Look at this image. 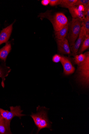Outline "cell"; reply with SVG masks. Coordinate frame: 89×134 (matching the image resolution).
I'll use <instances>...</instances> for the list:
<instances>
[{
    "label": "cell",
    "mask_w": 89,
    "mask_h": 134,
    "mask_svg": "<svg viewBox=\"0 0 89 134\" xmlns=\"http://www.w3.org/2000/svg\"><path fill=\"white\" fill-rule=\"evenodd\" d=\"M85 54L86 57L84 61L78 65V79L82 86L89 87V52Z\"/></svg>",
    "instance_id": "cell-1"
},
{
    "label": "cell",
    "mask_w": 89,
    "mask_h": 134,
    "mask_svg": "<svg viewBox=\"0 0 89 134\" xmlns=\"http://www.w3.org/2000/svg\"><path fill=\"white\" fill-rule=\"evenodd\" d=\"M41 18H46L49 20L53 24L55 31H58L64 27L68 23L67 17L61 13H56L54 16L51 15L49 11H47L39 16Z\"/></svg>",
    "instance_id": "cell-2"
},
{
    "label": "cell",
    "mask_w": 89,
    "mask_h": 134,
    "mask_svg": "<svg viewBox=\"0 0 89 134\" xmlns=\"http://www.w3.org/2000/svg\"><path fill=\"white\" fill-rule=\"evenodd\" d=\"M81 20L79 18H72L68 23V40L70 47L74 45L79 37L81 29Z\"/></svg>",
    "instance_id": "cell-3"
},
{
    "label": "cell",
    "mask_w": 89,
    "mask_h": 134,
    "mask_svg": "<svg viewBox=\"0 0 89 134\" xmlns=\"http://www.w3.org/2000/svg\"><path fill=\"white\" fill-rule=\"evenodd\" d=\"M81 26L78 39L74 45L70 48V51L72 52V55L74 57L77 55L79 48L87 35L86 31L84 26Z\"/></svg>",
    "instance_id": "cell-4"
},
{
    "label": "cell",
    "mask_w": 89,
    "mask_h": 134,
    "mask_svg": "<svg viewBox=\"0 0 89 134\" xmlns=\"http://www.w3.org/2000/svg\"><path fill=\"white\" fill-rule=\"evenodd\" d=\"M60 62L63 66V73L65 75H69L74 72L75 68L68 58L64 56H61Z\"/></svg>",
    "instance_id": "cell-5"
},
{
    "label": "cell",
    "mask_w": 89,
    "mask_h": 134,
    "mask_svg": "<svg viewBox=\"0 0 89 134\" xmlns=\"http://www.w3.org/2000/svg\"><path fill=\"white\" fill-rule=\"evenodd\" d=\"M58 49L59 52L62 54L69 55L70 53L69 45L68 39L59 40L56 39Z\"/></svg>",
    "instance_id": "cell-6"
},
{
    "label": "cell",
    "mask_w": 89,
    "mask_h": 134,
    "mask_svg": "<svg viewBox=\"0 0 89 134\" xmlns=\"http://www.w3.org/2000/svg\"><path fill=\"white\" fill-rule=\"evenodd\" d=\"M10 111H9L6 119L8 120L11 121L12 119L15 116L21 118V117L26 115L22 114L23 111L21 110L20 106H10Z\"/></svg>",
    "instance_id": "cell-7"
},
{
    "label": "cell",
    "mask_w": 89,
    "mask_h": 134,
    "mask_svg": "<svg viewBox=\"0 0 89 134\" xmlns=\"http://www.w3.org/2000/svg\"><path fill=\"white\" fill-rule=\"evenodd\" d=\"M41 116L40 120V124L38 128L37 132L44 128L50 129L51 126L50 122L47 116V112L44 110L40 111Z\"/></svg>",
    "instance_id": "cell-8"
},
{
    "label": "cell",
    "mask_w": 89,
    "mask_h": 134,
    "mask_svg": "<svg viewBox=\"0 0 89 134\" xmlns=\"http://www.w3.org/2000/svg\"><path fill=\"white\" fill-rule=\"evenodd\" d=\"M14 23L3 29L0 33V45L3 43L7 42L9 39L11 34L12 26Z\"/></svg>",
    "instance_id": "cell-9"
},
{
    "label": "cell",
    "mask_w": 89,
    "mask_h": 134,
    "mask_svg": "<svg viewBox=\"0 0 89 134\" xmlns=\"http://www.w3.org/2000/svg\"><path fill=\"white\" fill-rule=\"evenodd\" d=\"M10 121L2 118L0 121V134H12L10 127Z\"/></svg>",
    "instance_id": "cell-10"
},
{
    "label": "cell",
    "mask_w": 89,
    "mask_h": 134,
    "mask_svg": "<svg viewBox=\"0 0 89 134\" xmlns=\"http://www.w3.org/2000/svg\"><path fill=\"white\" fill-rule=\"evenodd\" d=\"M68 9L73 18H79L82 21L85 19L83 12L79 10L77 6L69 8Z\"/></svg>",
    "instance_id": "cell-11"
},
{
    "label": "cell",
    "mask_w": 89,
    "mask_h": 134,
    "mask_svg": "<svg viewBox=\"0 0 89 134\" xmlns=\"http://www.w3.org/2000/svg\"><path fill=\"white\" fill-rule=\"evenodd\" d=\"M11 49V46L9 42L6 43L5 45L1 49H0V59L6 61L7 57Z\"/></svg>",
    "instance_id": "cell-12"
},
{
    "label": "cell",
    "mask_w": 89,
    "mask_h": 134,
    "mask_svg": "<svg viewBox=\"0 0 89 134\" xmlns=\"http://www.w3.org/2000/svg\"><path fill=\"white\" fill-rule=\"evenodd\" d=\"M69 30L68 23L60 30L55 31V37L56 39L61 40L66 38Z\"/></svg>",
    "instance_id": "cell-13"
},
{
    "label": "cell",
    "mask_w": 89,
    "mask_h": 134,
    "mask_svg": "<svg viewBox=\"0 0 89 134\" xmlns=\"http://www.w3.org/2000/svg\"><path fill=\"white\" fill-rule=\"evenodd\" d=\"M11 70V69L9 67H7L5 68H3L0 66V77L2 78V85L3 88L5 87V78L8 76Z\"/></svg>",
    "instance_id": "cell-14"
},
{
    "label": "cell",
    "mask_w": 89,
    "mask_h": 134,
    "mask_svg": "<svg viewBox=\"0 0 89 134\" xmlns=\"http://www.w3.org/2000/svg\"><path fill=\"white\" fill-rule=\"evenodd\" d=\"M80 49L78 52V54H82L89 47V34H87L82 42Z\"/></svg>",
    "instance_id": "cell-15"
},
{
    "label": "cell",
    "mask_w": 89,
    "mask_h": 134,
    "mask_svg": "<svg viewBox=\"0 0 89 134\" xmlns=\"http://www.w3.org/2000/svg\"><path fill=\"white\" fill-rule=\"evenodd\" d=\"M77 0H61L60 6L62 7L69 8L74 6Z\"/></svg>",
    "instance_id": "cell-16"
},
{
    "label": "cell",
    "mask_w": 89,
    "mask_h": 134,
    "mask_svg": "<svg viewBox=\"0 0 89 134\" xmlns=\"http://www.w3.org/2000/svg\"><path fill=\"white\" fill-rule=\"evenodd\" d=\"M74 57L75 63L78 65L84 61L86 57V55L84 53V54H81L79 55H76Z\"/></svg>",
    "instance_id": "cell-17"
},
{
    "label": "cell",
    "mask_w": 89,
    "mask_h": 134,
    "mask_svg": "<svg viewBox=\"0 0 89 134\" xmlns=\"http://www.w3.org/2000/svg\"><path fill=\"white\" fill-rule=\"evenodd\" d=\"M81 26L84 27L87 34H89V18L86 16L85 19L82 21Z\"/></svg>",
    "instance_id": "cell-18"
},
{
    "label": "cell",
    "mask_w": 89,
    "mask_h": 134,
    "mask_svg": "<svg viewBox=\"0 0 89 134\" xmlns=\"http://www.w3.org/2000/svg\"><path fill=\"white\" fill-rule=\"evenodd\" d=\"M89 3V0H77V2L75 4V6L80 5L85 6Z\"/></svg>",
    "instance_id": "cell-19"
},
{
    "label": "cell",
    "mask_w": 89,
    "mask_h": 134,
    "mask_svg": "<svg viewBox=\"0 0 89 134\" xmlns=\"http://www.w3.org/2000/svg\"><path fill=\"white\" fill-rule=\"evenodd\" d=\"M9 112V111L8 110H5L0 108V113L2 117L3 118L6 119Z\"/></svg>",
    "instance_id": "cell-20"
},
{
    "label": "cell",
    "mask_w": 89,
    "mask_h": 134,
    "mask_svg": "<svg viewBox=\"0 0 89 134\" xmlns=\"http://www.w3.org/2000/svg\"><path fill=\"white\" fill-rule=\"evenodd\" d=\"M61 0H50L49 4L50 6H55L60 5Z\"/></svg>",
    "instance_id": "cell-21"
},
{
    "label": "cell",
    "mask_w": 89,
    "mask_h": 134,
    "mask_svg": "<svg viewBox=\"0 0 89 134\" xmlns=\"http://www.w3.org/2000/svg\"><path fill=\"white\" fill-rule=\"evenodd\" d=\"M61 56L59 55L56 54L53 57V61L55 63H57L60 62Z\"/></svg>",
    "instance_id": "cell-22"
},
{
    "label": "cell",
    "mask_w": 89,
    "mask_h": 134,
    "mask_svg": "<svg viewBox=\"0 0 89 134\" xmlns=\"http://www.w3.org/2000/svg\"><path fill=\"white\" fill-rule=\"evenodd\" d=\"M50 0H43L41 2L42 4L44 6H47L49 4Z\"/></svg>",
    "instance_id": "cell-23"
},
{
    "label": "cell",
    "mask_w": 89,
    "mask_h": 134,
    "mask_svg": "<svg viewBox=\"0 0 89 134\" xmlns=\"http://www.w3.org/2000/svg\"><path fill=\"white\" fill-rule=\"evenodd\" d=\"M79 10L83 12L85 10V8L84 6L83 5H80L79 6H77Z\"/></svg>",
    "instance_id": "cell-24"
},
{
    "label": "cell",
    "mask_w": 89,
    "mask_h": 134,
    "mask_svg": "<svg viewBox=\"0 0 89 134\" xmlns=\"http://www.w3.org/2000/svg\"><path fill=\"white\" fill-rule=\"evenodd\" d=\"M2 117L1 115V113H0V121H1Z\"/></svg>",
    "instance_id": "cell-25"
}]
</instances>
